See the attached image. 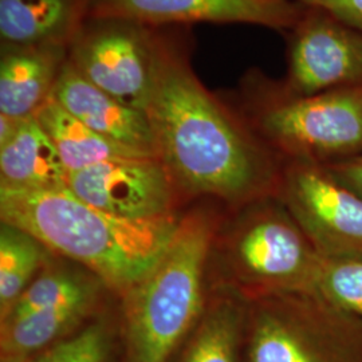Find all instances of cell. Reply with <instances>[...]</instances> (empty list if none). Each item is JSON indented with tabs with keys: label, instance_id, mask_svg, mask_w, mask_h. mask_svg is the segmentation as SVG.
I'll list each match as a JSON object with an SVG mask.
<instances>
[{
	"label": "cell",
	"instance_id": "obj_13",
	"mask_svg": "<svg viewBox=\"0 0 362 362\" xmlns=\"http://www.w3.org/2000/svg\"><path fill=\"white\" fill-rule=\"evenodd\" d=\"M0 52V115L35 116L52 97L69 59V46L1 43Z\"/></svg>",
	"mask_w": 362,
	"mask_h": 362
},
{
	"label": "cell",
	"instance_id": "obj_6",
	"mask_svg": "<svg viewBox=\"0 0 362 362\" xmlns=\"http://www.w3.org/2000/svg\"><path fill=\"white\" fill-rule=\"evenodd\" d=\"M245 362H362V325L313 290L247 299Z\"/></svg>",
	"mask_w": 362,
	"mask_h": 362
},
{
	"label": "cell",
	"instance_id": "obj_16",
	"mask_svg": "<svg viewBox=\"0 0 362 362\" xmlns=\"http://www.w3.org/2000/svg\"><path fill=\"white\" fill-rule=\"evenodd\" d=\"M98 299L0 321V362H28L89 324Z\"/></svg>",
	"mask_w": 362,
	"mask_h": 362
},
{
	"label": "cell",
	"instance_id": "obj_22",
	"mask_svg": "<svg viewBox=\"0 0 362 362\" xmlns=\"http://www.w3.org/2000/svg\"><path fill=\"white\" fill-rule=\"evenodd\" d=\"M116 336L118 332L105 318H94L28 362H112Z\"/></svg>",
	"mask_w": 362,
	"mask_h": 362
},
{
	"label": "cell",
	"instance_id": "obj_5",
	"mask_svg": "<svg viewBox=\"0 0 362 362\" xmlns=\"http://www.w3.org/2000/svg\"><path fill=\"white\" fill-rule=\"evenodd\" d=\"M211 262L218 287L254 299L314 290L322 257L272 194L230 211L215 236Z\"/></svg>",
	"mask_w": 362,
	"mask_h": 362
},
{
	"label": "cell",
	"instance_id": "obj_18",
	"mask_svg": "<svg viewBox=\"0 0 362 362\" xmlns=\"http://www.w3.org/2000/svg\"><path fill=\"white\" fill-rule=\"evenodd\" d=\"M34 117L61 156L67 176L112 158L146 156L100 136L70 115L52 97Z\"/></svg>",
	"mask_w": 362,
	"mask_h": 362
},
{
	"label": "cell",
	"instance_id": "obj_20",
	"mask_svg": "<svg viewBox=\"0 0 362 362\" xmlns=\"http://www.w3.org/2000/svg\"><path fill=\"white\" fill-rule=\"evenodd\" d=\"M104 284L90 272L76 267L47 264L15 302L13 309L0 321L31 311L46 310L98 299Z\"/></svg>",
	"mask_w": 362,
	"mask_h": 362
},
{
	"label": "cell",
	"instance_id": "obj_7",
	"mask_svg": "<svg viewBox=\"0 0 362 362\" xmlns=\"http://www.w3.org/2000/svg\"><path fill=\"white\" fill-rule=\"evenodd\" d=\"M155 27L118 18H91L69 45L78 73L118 101L145 112L153 79Z\"/></svg>",
	"mask_w": 362,
	"mask_h": 362
},
{
	"label": "cell",
	"instance_id": "obj_21",
	"mask_svg": "<svg viewBox=\"0 0 362 362\" xmlns=\"http://www.w3.org/2000/svg\"><path fill=\"white\" fill-rule=\"evenodd\" d=\"M313 291L362 325V254L322 257Z\"/></svg>",
	"mask_w": 362,
	"mask_h": 362
},
{
	"label": "cell",
	"instance_id": "obj_4",
	"mask_svg": "<svg viewBox=\"0 0 362 362\" xmlns=\"http://www.w3.org/2000/svg\"><path fill=\"white\" fill-rule=\"evenodd\" d=\"M231 104L284 163L324 165L362 155V85L300 95L251 69Z\"/></svg>",
	"mask_w": 362,
	"mask_h": 362
},
{
	"label": "cell",
	"instance_id": "obj_12",
	"mask_svg": "<svg viewBox=\"0 0 362 362\" xmlns=\"http://www.w3.org/2000/svg\"><path fill=\"white\" fill-rule=\"evenodd\" d=\"M52 97L105 139L143 155L156 156L155 136L146 113L130 107L93 85L69 59Z\"/></svg>",
	"mask_w": 362,
	"mask_h": 362
},
{
	"label": "cell",
	"instance_id": "obj_24",
	"mask_svg": "<svg viewBox=\"0 0 362 362\" xmlns=\"http://www.w3.org/2000/svg\"><path fill=\"white\" fill-rule=\"evenodd\" d=\"M324 167L336 180L362 196V155L324 164Z\"/></svg>",
	"mask_w": 362,
	"mask_h": 362
},
{
	"label": "cell",
	"instance_id": "obj_9",
	"mask_svg": "<svg viewBox=\"0 0 362 362\" xmlns=\"http://www.w3.org/2000/svg\"><path fill=\"white\" fill-rule=\"evenodd\" d=\"M287 73L282 82L311 95L362 85V31L317 6H306L287 33Z\"/></svg>",
	"mask_w": 362,
	"mask_h": 362
},
{
	"label": "cell",
	"instance_id": "obj_19",
	"mask_svg": "<svg viewBox=\"0 0 362 362\" xmlns=\"http://www.w3.org/2000/svg\"><path fill=\"white\" fill-rule=\"evenodd\" d=\"M50 250L33 235L1 223L0 228V320L13 309L30 284L49 264Z\"/></svg>",
	"mask_w": 362,
	"mask_h": 362
},
{
	"label": "cell",
	"instance_id": "obj_2",
	"mask_svg": "<svg viewBox=\"0 0 362 362\" xmlns=\"http://www.w3.org/2000/svg\"><path fill=\"white\" fill-rule=\"evenodd\" d=\"M0 219L33 235L52 254L70 259L124 296L165 251L181 216L118 219L61 187L0 188Z\"/></svg>",
	"mask_w": 362,
	"mask_h": 362
},
{
	"label": "cell",
	"instance_id": "obj_11",
	"mask_svg": "<svg viewBox=\"0 0 362 362\" xmlns=\"http://www.w3.org/2000/svg\"><path fill=\"white\" fill-rule=\"evenodd\" d=\"M303 10L296 0H88L86 19L118 18L148 27L238 23L288 33Z\"/></svg>",
	"mask_w": 362,
	"mask_h": 362
},
{
	"label": "cell",
	"instance_id": "obj_14",
	"mask_svg": "<svg viewBox=\"0 0 362 362\" xmlns=\"http://www.w3.org/2000/svg\"><path fill=\"white\" fill-rule=\"evenodd\" d=\"M246 314V298L215 286L173 362H245Z\"/></svg>",
	"mask_w": 362,
	"mask_h": 362
},
{
	"label": "cell",
	"instance_id": "obj_10",
	"mask_svg": "<svg viewBox=\"0 0 362 362\" xmlns=\"http://www.w3.org/2000/svg\"><path fill=\"white\" fill-rule=\"evenodd\" d=\"M67 188L118 219L143 221L176 215L177 188L164 164L152 156L112 158L70 173Z\"/></svg>",
	"mask_w": 362,
	"mask_h": 362
},
{
	"label": "cell",
	"instance_id": "obj_3",
	"mask_svg": "<svg viewBox=\"0 0 362 362\" xmlns=\"http://www.w3.org/2000/svg\"><path fill=\"white\" fill-rule=\"evenodd\" d=\"M221 221L207 211L181 216L153 267L122 296V362H173L206 308L204 279Z\"/></svg>",
	"mask_w": 362,
	"mask_h": 362
},
{
	"label": "cell",
	"instance_id": "obj_8",
	"mask_svg": "<svg viewBox=\"0 0 362 362\" xmlns=\"http://www.w3.org/2000/svg\"><path fill=\"white\" fill-rule=\"evenodd\" d=\"M275 196L324 258L362 254V196L322 164L287 161Z\"/></svg>",
	"mask_w": 362,
	"mask_h": 362
},
{
	"label": "cell",
	"instance_id": "obj_23",
	"mask_svg": "<svg viewBox=\"0 0 362 362\" xmlns=\"http://www.w3.org/2000/svg\"><path fill=\"white\" fill-rule=\"evenodd\" d=\"M306 6H317L334 13L341 21L362 31V0H296Z\"/></svg>",
	"mask_w": 362,
	"mask_h": 362
},
{
	"label": "cell",
	"instance_id": "obj_17",
	"mask_svg": "<svg viewBox=\"0 0 362 362\" xmlns=\"http://www.w3.org/2000/svg\"><path fill=\"white\" fill-rule=\"evenodd\" d=\"M67 187V170L35 117L23 118L13 137L0 146V188L52 189Z\"/></svg>",
	"mask_w": 362,
	"mask_h": 362
},
{
	"label": "cell",
	"instance_id": "obj_25",
	"mask_svg": "<svg viewBox=\"0 0 362 362\" xmlns=\"http://www.w3.org/2000/svg\"><path fill=\"white\" fill-rule=\"evenodd\" d=\"M23 118H15V117L0 115V146L7 143L16 130L19 129Z\"/></svg>",
	"mask_w": 362,
	"mask_h": 362
},
{
	"label": "cell",
	"instance_id": "obj_15",
	"mask_svg": "<svg viewBox=\"0 0 362 362\" xmlns=\"http://www.w3.org/2000/svg\"><path fill=\"white\" fill-rule=\"evenodd\" d=\"M88 0H0L3 45H70L86 21Z\"/></svg>",
	"mask_w": 362,
	"mask_h": 362
},
{
	"label": "cell",
	"instance_id": "obj_1",
	"mask_svg": "<svg viewBox=\"0 0 362 362\" xmlns=\"http://www.w3.org/2000/svg\"><path fill=\"white\" fill-rule=\"evenodd\" d=\"M180 27H155L153 79L145 113L156 156L177 191L206 194L230 211L276 194L284 161L231 103L208 90Z\"/></svg>",
	"mask_w": 362,
	"mask_h": 362
}]
</instances>
